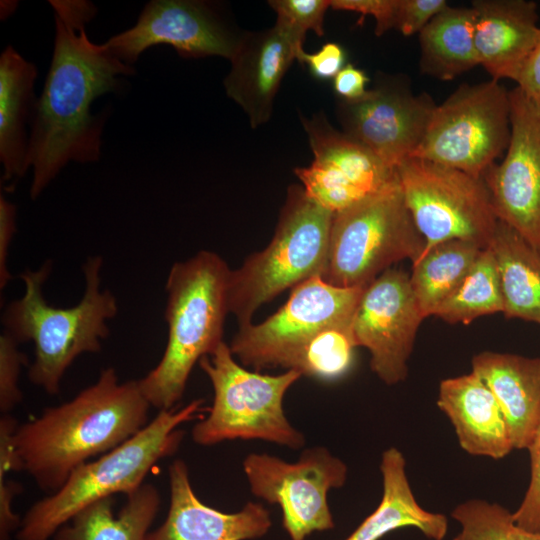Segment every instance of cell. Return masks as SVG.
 <instances>
[{"label": "cell", "mask_w": 540, "mask_h": 540, "mask_svg": "<svg viewBox=\"0 0 540 540\" xmlns=\"http://www.w3.org/2000/svg\"><path fill=\"white\" fill-rule=\"evenodd\" d=\"M55 20L53 55L29 139L33 169L30 197L38 198L69 162L101 157L103 119L93 115L94 100L123 86L133 66L117 59L104 44L90 41L86 25L96 7L83 0H52Z\"/></svg>", "instance_id": "6da1fadb"}, {"label": "cell", "mask_w": 540, "mask_h": 540, "mask_svg": "<svg viewBox=\"0 0 540 540\" xmlns=\"http://www.w3.org/2000/svg\"><path fill=\"white\" fill-rule=\"evenodd\" d=\"M150 407L138 380L120 382L116 371L106 368L71 400L18 425L14 445L20 472L53 493L91 457L111 451L143 429Z\"/></svg>", "instance_id": "7a4b0ae2"}, {"label": "cell", "mask_w": 540, "mask_h": 540, "mask_svg": "<svg viewBox=\"0 0 540 540\" xmlns=\"http://www.w3.org/2000/svg\"><path fill=\"white\" fill-rule=\"evenodd\" d=\"M230 272L221 256L207 250L171 267L165 286L167 345L159 363L138 380L151 407L174 408L194 365L224 342Z\"/></svg>", "instance_id": "3957f363"}, {"label": "cell", "mask_w": 540, "mask_h": 540, "mask_svg": "<svg viewBox=\"0 0 540 540\" xmlns=\"http://www.w3.org/2000/svg\"><path fill=\"white\" fill-rule=\"evenodd\" d=\"M102 265L101 256L85 261L84 294L70 308L50 306L43 296L51 261L35 271L27 269L20 275L25 285L23 296L9 303L4 311V331L18 343L34 344L29 380L50 395L60 392L66 370L79 355L101 350V341L109 335L107 321L118 313L115 296L100 289Z\"/></svg>", "instance_id": "277c9868"}, {"label": "cell", "mask_w": 540, "mask_h": 540, "mask_svg": "<svg viewBox=\"0 0 540 540\" xmlns=\"http://www.w3.org/2000/svg\"><path fill=\"white\" fill-rule=\"evenodd\" d=\"M203 399L158 415L130 439L77 467L50 496L30 507L21 520L16 540H49L79 511L117 493L135 492L150 469L173 455L183 440L181 424L202 419Z\"/></svg>", "instance_id": "5b68a950"}, {"label": "cell", "mask_w": 540, "mask_h": 540, "mask_svg": "<svg viewBox=\"0 0 540 540\" xmlns=\"http://www.w3.org/2000/svg\"><path fill=\"white\" fill-rule=\"evenodd\" d=\"M334 214L307 196L302 186L288 188L269 244L230 272L229 314L238 327L251 323L259 307L286 289L326 268Z\"/></svg>", "instance_id": "8992f818"}, {"label": "cell", "mask_w": 540, "mask_h": 540, "mask_svg": "<svg viewBox=\"0 0 540 540\" xmlns=\"http://www.w3.org/2000/svg\"><path fill=\"white\" fill-rule=\"evenodd\" d=\"M213 387L209 414L192 428V439L202 446L226 440L259 439L299 449L304 435L285 416L283 399L300 378L295 370L279 375L251 371L239 364L229 345L217 349L199 361Z\"/></svg>", "instance_id": "52a82bcc"}, {"label": "cell", "mask_w": 540, "mask_h": 540, "mask_svg": "<svg viewBox=\"0 0 540 540\" xmlns=\"http://www.w3.org/2000/svg\"><path fill=\"white\" fill-rule=\"evenodd\" d=\"M425 239L396 177L378 192L334 214L322 279L342 288L366 287L404 259L414 263Z\"/></svg>", "instance_id": "ba28073f"}, {"label": "cell", "mask_w": 540, "mask_h": 540, "mask_svg": "<svg viewBox=\"0 0 540 540\" xmlns=\"http://www.w3.org/2000/svg\"><path fill=\"white\" fill-rule=\"evenodd\" d=\"M511 135L509 91L499 81L460 85L436 105L411 158L483 178L507 150Z\"/></svg>", "instance_id": "9c48e42d"}, {"label": "cell", "mask_w": 540, "mask_h": 540, "mask_svg": "<svg viewBox=\"0 0 540 540\" xmlns=\"http://www.w3.org/2000/svg\"><path fill=\"white\" fill-rule=\"evenodd\" d=\"M396 172L407 208L425 239L424 251L452 239L489 246L498 219L483 178L420 158L405 160Z\"/></svg>", "instance_id": "30bf717a"}, {"label": "cell", "mask_w": 540, "mask_h": 540, "mask_svg": "<svg viewBox=\"0 0 540 540\" xmlns=\"http://www.w3.org/2000/svg\"><path fill=\"white\" fill-rule=\"evenodd\" d=\"M365 287L342 288L312 277L291 289L286 303L264 321L239 326L229 347L245 367L290 370L302 348L321 331L351 327Z\"/></svg>", "instance_id": "8fae6325"}, {"label": "cell", "mask_w": 540, "mask_h": 540, "mask_svg": "<svg viewBox=\"0 0 540 540\" xmlns=\"http://www.w3.org/2000/svg\"><path fill=\"white\" fill-rule=\"evenodd\" d=\"M251 492L282 511L291 540H305L315 531L334 528L327 495L341 488L347 466L324 447L306 449L296 462L265 453H251L243 462Z\"/></svg>", "instance_id": "7c38bea8"}, {"label": "cell", "mask_w": 540, "mask_h": 540, "mask_svg": "<svg viewBox=\"0 0 540 540\" xmlns=\"http://www.w3.org/2000/svg\"><path fill=\"white\" fill-rule=\"evenodd\" d=\"M435 107L406 77L382 75L362 98L338 100L336 111L342 132L396 170L420 145Z\"/></svg>", "instance_id": "4fadbf2b"}, {"label": "cell", "mask_w": 540, "mask_h": 540, "mask_svg": "<svg viewBox=\"0 0 540 540\" xmlns=\"http://www.w3.org/2000/svg\"><path fill=\"white\" fill-rule=\"evenodd\" d=\"M242 35L211 3L153 0L145 5L134 26L103 44L129 66L146 49L158 45L173 47L183 58L220 56L230 61Z\"/></svg>", "instance_id": "5bb4252c"}, {"label": "cell", "mask_w": 540, "mask_h": 540, "mask_svg": "<svg viewBox=\"0 0 540 540\" xmlns=\"http://www.w3.org/2000/svg\"><path fill=\"white\" fill-rule=\"evenodd\" d=\"M510 141L500 163L483 175L496 217L540 254V103L509 91Z\"/></svg>", "instance_id": "9a60e30c"}, {"label": "cell", "mask_w": 540, "mask_h": 540, "mask_svg": "<svg viewBox=\"0 0 540 540\" xmlns=\"http://www.w3.org/2000/svg\"><path fill=\"white\" fill-rule=\"evenodd\" d=\"M314 161L295 168L309 198L338 213L374 194L397 177L369 149L335 129L323 113L300 115Z\"/></svg>", "instance_id": "2e32d148"}, {"label": "cell", "mask_w": 540, "mask_h": 540, "mask_svg": "<svg viewBox=\"0 0 540 540\" xmlns=\"http://www.w3.org/2000/svg\"><path fill=\"white\" fill-rule=\"evenodd\" d=\"M424 319L405 271L391 267L364 288L352 320V336L357 347L368 349L371 370L385 384L406 379L407 362Z\"/></svg>", "instance_id": "e0dca14e"}, {"label": "cell", "mask_w": 540, "mask_h": 540, "mask_svg": "<svg viewBox=\"0 0 540 540\" xmlns=\"http://www.w3.org/2000/svg\"><path fill=\"white\" fill-rule=\"evenodd\" d=\"M304 40L275 25L257 32H243L224 79L226 94L248 116L252 128L269 121L280 84L303 50Z\"/></svg>", "instance_id": "ac0fdd59"}, {"label": "cell", "mask_w": 540, "mask_h": 540, "mask_svg": "<svg viewBox=\"0 0 540 540\" xmlns=\"http://www.w3.org/2000/svg\"><path fill=\"white\" fill-rule=\"evenodd\" d=\"M170 503L165 521L146 540H248L264 536L272 525L269 511L248 502L225 513L203 503L194 493L186 463L169 466Z\"/></svg>", "instance_id": "d6986e66"}, {"label": "cell", "mask_w": 540, "mask_h": 540, "mask_svg": "<svg viewBox=\"0 0 540 540\" xmlns=\"http://www.w3.org/2000/svg\"><path fill=\"white\" fill-rule=\"evenodd\" d=\"M479 65L491 79L517 81L539 36L537 4L531 0H474Z\"/></svg>", "instance_id": "ffe728a7"}, {"label": "cell", "mask_w": 540, "mask_h": 540, "mask_svg": "<svg viewBox=\"0 0 540 540\" xmlns=\"http://www.w3.org/2000/svg\"><path fill=\"white\" fill-rule=\"evenodd\" d=\"M437 406L451 421L468 454L501 459L513 450L503 412L474 372L442 380Z\"/></svg>", "instance_id": "44dd1931"}, {"label": "cell", "mask_w": 540, "mask_h": 540, "mask_svg": "<svg viewBox=\"0 0 540 540\" xmlns=\"http://www.w3.org/2000/svg\"><path fill=\"white\" fill-rule=\"evenodd\" d=\"M471 364L503 412L513 449H527L540 422V357L484 351Z\"/></svg>", "instance_id": "7402d4cb"}, {"label": "cell", "mask_w": 540, "mask_h": 540, "mask_svg": "<svg viewBox=\"0 0 540 540\" xmlns=\"http://www.w3.org/2000/svg\"><path fill=\"white\" fill-rule=\"evenodd\" d=\"M36 78L37 68L33 63L12 46L3 50L0 56V161L1 182L8 191L13 190L30 168L26 124L31 117L34 121Z\"/></svg>", "instance_id": "603a6c76"}, {"label": "cell", "mask_w": 540, "mask_h": 540, "mask_svg": "<svg viewBox=\"0 0 540 540\" xmlns=\"http://www.w3.org/2000/svg\"><path fill=\"white\" fill-rule=\"evenodd\" d=\"M405 467V458L397 448L390 447L383 452L380 463L383 481L381 501L345 540H379L406 527L416 528L432 540L445 538L448 531L446 516L429 512L418 504Z\"/></svg>", "instance_id": "cb8c5ba5"}, {"label": "cell", "mask_w": 540, "mask_h": 540, "mask_svg": "<svg viewBox=\"0 0 540 540\" xmlns=\"http://www.w3.org/2000/svg\"><path fill=\"white\" fill-rule=\"evenodd\" d=\"M487 248L500 279L502 313L540 325V254L512 227L499 221Z\"/></svg>", "instance_id": "d4e9b609"}, {"label": "cell", "mask_w": 540, "mask_h": 540, "mask_svg": "<svg viewBox=\"0 0 540 540\" xmlns=\"http://www.w3.org/2000/svg\"><path fill=\"white\" fill-rule=\"evenodd\" d=\"M126 497L117 516L113 513V497L85 507L55 533L54 539L146 540L160 508L158 489L153 484H142Z\"/></svg>", "instance_id": "484cf974"}, {"label": "cell", "mask_w": 540, "mask_h": 540, "mask_svg": "<svg viewBox=\"0 0 540 540\" xmlns=\"http://www.w3.org/2000/svg\"><path fill=\"white\" fill-rule=\"evenodd\" d=\"M475 21L472 7L447 5L434 16L418 34L421 73L448 81L479 65Z\"/></svg>", "instance_id": "4316f807"}, {"label": "cell", "mask_w": 540, "mask_h": 540, "mask_svg": "<svg viewBox=\"0 0 540 540\" xmlns=\"http://www.w3.org/2000/svg\"><path fill=\"white\" fill-rule=\"evenodd\" d=\"M482 250L473 242L452 239L434 245L412 263L410 283L424 318L434 316L459 287Z\"/></svg>", "instance_id": "83f0119b"}, {"label": "cell", "mask_w": 540, "mask_h": 540, "mask_svg": "<svg viewBox=\"0 0 540 540\" xmlns=\"http://www.w3.org/2000/svg\"><path fill=\"white\" fill-rule=\"evenodd\" d=\"M502 311L503 299L496 261L490 248H485L462 283L434 316L450 324L467 325L481 316Z\"/></svg>", "instance_id": "f1b7e54d"}, {"label": "cell", "mask_w": 540, "mask_h": 540, "mask_svg": "<svg viewBox=\"0 0 540 540\" xmlns=\"http://www.w3.org/2000/svg\"><path fill=\"white\" fill-rule=\"evenodd\" d=\"M356 347L351 327L327 328L302 348L290 370L322 381L339 379L352 367Z\"/></svg>", "instance_id": "f546056e"}, {"label": "cell", "mask_w": 540, "mask_h": 540, "mask_svg": "<svg viewBox=\"0 0 540 540\" xmlns=\"http://www.w3.org/2000/svg\"><path fill=\"white\" fill-rule=\"evenodd\" d=\"M461 526L453 540H540V533L519 527L513 513L498 503L465 501L451 512Z\"/></svg>", "instance_id": "4dcf8cb0"}, {"label": "cell", "mask_w": 540, "mask_h": 540, "mask_svg": "<svg viewBox=\"0 0 540 540\" xmlns=\"http://www.w3.org/2000/svg\"><path fill=\"white\" fill-rule=\"evenodd\" d=\"M269 6L276 13V24L281 25L305 40L308 30L322 37L324 18L330 0H270Z\"/></svg>", "instance_id": "1f68e13d"}, {"label": "cell", "mask_w": 540, "mask_h": 540, "mask_svg": "<svg viewBox=\"0 0 540 540\" xmlns=\"http://www.w3.org/2000/svg\"><path fill=\"white\" fill-rule=\"evenodd\" d=\"M18 342L7 332L0 335V410L9 414L22 400L18 379L26 356L18 349Z\"/></svg>", "instance_id": "d6a6232c"}, {"label": "cell", "mask_w": 540, "mask_h": 540, "mask_svg": "<svg viewBox=\"0 0 540 540\" xmlns=\"http://www.w3.org/2000/svg\"><path fill=\"white\" fill-rule=\"evenodd\" d=\"M527 449L531 463L530 482L513 519L519 527L540 533V422Z\"/></svg>", "instance_id": "836d02e7"}, {"label": "cell", "mask_w": 540, "mask_h": 540, "mask_svg": "<svg viewBox=\"0 0 540 540\" xmlns=\"http://www.w3.org/2000/svg\"><path fill=\"white\" fill-rule=\"evenodd\" d=\"M445 0H398L395 30L404 36H412L446 6Z\"/></svg>", "instance_id": "e575fe53"}, {"label": "cell", "mask_w": 540, "mask_h": 540, "mask_svg": "<svg viewBox=\"0 0 540 540\" xmlns=\"http://www.w3.org/2000/svg\"><path fill=\"white\" fill-rule=\"evenodd\" d=\"M397 7L398 0H330V8L359 13L360 21L372 16L376 21V36L395 29Z\"/></svg>", "instance_id": "d590c367"}, {"label": "cell", "mask_w": 540, "mask_h": 540, "mask_svg": "<svg viewBox=\"0 0 540 540\" xmlns=\"http://www.w3.org/2000/svg\"><path fill=\"white\" fill-rule=\"evenodd\" d=\"M297 60L306 64L311 75L316 79L330 80L334 79L346 65V52L342 45L327 42L314 53L301 50L297 55Z\"/></svg>", "instance_id": "8d00e7d4"}, {"label": "cell", "mask_w": 540, "mask_h": 540, "mask_svg": "<svg viewBox=\"0 0 540 540\" xmlns=\"http://www.w3.org/2000/svg\"><path fill=\"white\" fill-rule=\"evenodd\" d=\"M16 231V206L3 195L0 196V288L12 279L7 267V256Z\"/></svg>", "instance_id": "74e56055"}, {"label": "cell", "mask_w": 540, "mask_h": 540, "mask_svg": "<svg viewBox=\"0 0 540 540\" xmlns=\"http://www.w3.org/2000/svg\"><path fill=\"white\" fill-rule=\"evenodd\" d=\"M369 81L362 69L348 63L333 79V90L340 101L352 102L365 95Z\"/></svg>", "instance_id": "f35d334b"}, {"label": "cell", "mask_w": 540, "mask_h": 540, "mask_svg": "<svg viewBox=\"0 0 540 540\" xmlns=\"http://www.w3.org/2000/svg\"><path fill=\"white\" fill-rule=\"evenodd\" d=\"M21 491V486L0 477V540H9L11 532L19 529L21 520L12 509L13 499Z\"/></svg>", "instance_id": "ab89813d"}, {"label": "cell", "mask_w": 540, "mask_h": 540, "mask_svg": "<svg viewBox=\"0 0 540 540\" xmlns=\"http://www.w3.org/2000/svg\"><path fill=\"white\" fill-rule=\"evenodd\" d=\"M516 83L529 98L540 103V36L525 61Z\"/></svg>", "instance_id": "60d3db41"}]
</instances>
